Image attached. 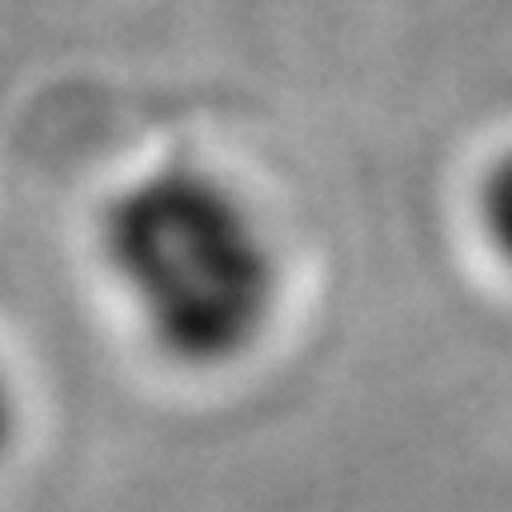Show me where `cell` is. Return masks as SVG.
Segmentation results:
<instances>
[{
  "label": "cell",
  "mask_w": 512,
  "mask_h": 512,
  "mask_svg": "<svg viewBox=\"0 0 512 512\" xmlns=\"http://www.w3.org/2000/svg\"><path fill=\"white\" fill-rule=\"evenodd\" d=\"M100 252L147 342L185 370H219L261 342L280 266L252 204L200 166H162L105 209Z\"/></svg>",
  "instance_id": "6da1fadb"
},
{
  "label": "cell",
  "mask_w": 512,
  "mask_h": 512,
  "mask_svg": "<svg viewBox=\"0 0 512 512\" xmlns=\"http://www.w3.org/2000/svg\"><path fill=\"white\" fill-rule=\"evenodd\" d=\"M479 228L498 252V261L512 271V152L498 157L479 185Z\"/></svg>",
  "instance_id": "7a4b0ae2"
},
{
  "label": "cell",
  "mask_w": 512,
  "mask_h": 512,
  "mask_svg": "<svg viewBox=\"0 0 512 512\" xmlns=\"http://www.w3.org/2000/svg\"><path fill=\"white\" fill-rule=\"evenodd\" d=\"M10 437H15V389H10V375L0 370V456L10 451Z\"/></svg>",
  "instance_id": "3957f363"
}]
</instances>
